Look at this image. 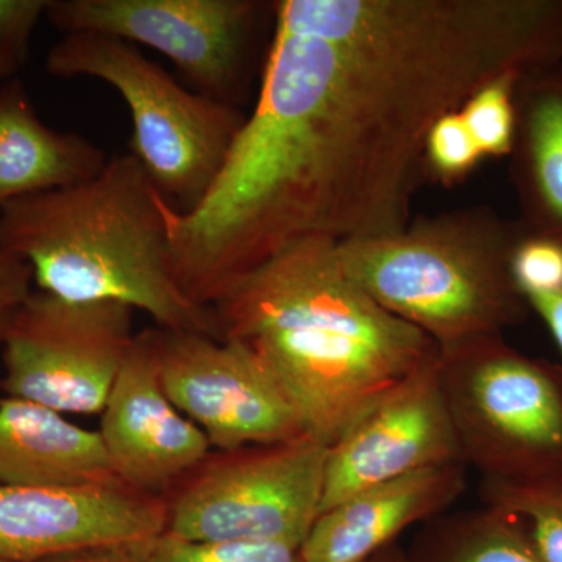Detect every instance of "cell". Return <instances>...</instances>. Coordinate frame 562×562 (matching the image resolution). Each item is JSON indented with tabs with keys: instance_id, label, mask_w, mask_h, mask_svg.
<instances>
[{
	"instance_id": "9a60e30c",
	"label": "cell",
	"mask_w": 562,
	"mask_h": 562,
	"mask_svg": "<svg viewBox=\"0 0 562 562\" xmlns=\"http://www.w3.org/2000/svg\"><path fill=\"white\" fill-rule=\"evenodd\" d=\"M120 482L99 431L40 403L0 397V484L77 487Z\"/></svg>"
},
{
	"instance_id": "4fadbf2b",
	"label": "cell",
	"mask_w": 562,
	"mask_h": 562,
	"mask_svg": "<svg viewBox=\"0 0 562 562\" xmlns=\"http://www.w3.org/2000/svg\"><path fill=\"white\" fill-rule=\"evenodd\" d=\"M101 416L111 471L144 494L166 497L213 452L205 432L162 390L154 330L133 339Z\"/></svg>"
},
{
	"instance_id": "ffe728a7",
	"label": "cell",
	"mask_w": 562,
	"mask_h": 562,
	"mask_svg": "<svg viewBox=\"0 0 562 562\" xmlns=\"http://www.w3.org/2000/svg\"><path fill=\"white\" fill-rule=\"evenodd\" d=\"M522 76L503 74L462 103V121L484 158L513 154L517 128L516 90Z\"/></svg>"
},
{
	"instance_id": "52a82bcc",
	"label": "cell",
	"mask_w": 562,
	"mask_h": 562,
	"mask_svg": "<svg viewBox=\"0 0 562 562\" xmlns=\"http://www.w3.org/2000/svg\"><path fill=\"white\" fill-rule=\"evenodd\" d=\"M328 446L294 441L213 450L166 495V532L194 542L301 549L321 514Z\"/></svg>"
},
{
	"instance_id": "484cf974",
	"label": "cell",
	"mask_w": 562,
	"mask_h": 562,
	"mask_svg": "<svg viewBox=\"0 0 562 562\" xmlns=\"http://www.w3.org/2000/svg\"><path fill=\"white\" fill-rule=\"evenodd\" d=\"M530 310L541 317L562 355V290L525 297Z\"/></svg>"
},
{
	"instance_id": "ac0fdd59",
	"label": "cell",
	"mask_w": 562,
	"mask_h": 562,
	"mask_svg": "<svg viewBox=\"0 0 562 562\" xmlns=\"http://www.w3.org/2000/svg\"><path fill=\"white\" fill-rule=\"evenodd\" d=\"M405 562H546L519 517L494 506L443 513L420 525Z\"/></svg>"
},
{
	"instance_id": "4dcf8cb0",
	"label": "cell",
	"mask_w": 562,
	"mask_h": 562,
	"mask_svg": "<svg viewBox=\"0 0 562 562\" xmlns=\"http://www.w3.org/2000/svg\"><path fill=\"white\" fill-rule=\"evenodd\" d=\"M0 562H13V561L5 560V558L0 557Z\"/></svg>"
},
{
	"instance_id": "7c38bea8",
	"label": "cell",
	"mask_w": 562,
	"mask_h": 562,
	"mask_svg": "<svg viewBox=\"0 0 562 562\" xmlns=\"http://www.w3.org/2000/svg\"><path fill=\"white\" fill-rule=\"evenodd\" d=\"M166 530V498L121 482L77 487L0 484V557L36 562L79 550H139Z\"/></svg>"
},
{
	"instance_id": "7a4b0ae2",
	"label": "cell",
	"mask_w": 562,
	"mask_h": 562,
	"mask_svg": "<svg viewBox=\"0 0 562 562\" xmlns=\"http://www.w3.org/2000/svg\"><path fill=\"white\" fill-rule=\"evenodd\" d=\"M211 308L221 338L266 366L306 432L328 447L438 351L347 276L331 239L281 250L233 281Z\"/></svg>"
},
{
	"instance_id": "5bb4252c",
	"label": "cell",
	"mask_w": 562,
	"mask_h": 562,
	"mask_svg": "<svg viewBox=\"0 0 562 562\" xmlns=\"http://www.w3.org/2000/svg\"><path fill=\"white\" fill-rule=\"evenodd\" d=\"M468 465H436L366 487L319 514L303 562H368L414 527L447 513L468 487Z\"/></svg>"
},
{
	"instance_id": "f546056e",
	"label": "cell",
	"mask_w": 562,
	"mask_h": 562,
	"mask_svg": "<svg viewBox=\"0 0 562 562\" xmlns=\"http://www.w3.org/2000/svg\"><path fill=\"white\" fill-rule=\"evenodd\" d=\"M16 308H10V306H0V347H2L7 330H9L10 327L11 317H13L14 310Z\"/></svg>"
},
{
	"instance_id": "ba28073f",
	"label": "cell",
	"mask_w": 562,
	"mask_h": 562,
	"mask_svg": "<svg viewBox=\"0 0 562 562\" xmlns=\"http://www.w3.org/2000/svg\"><path fill=\"white\" fill-rule=\"evenodd\" d=\"M132 313L32 291L3 339L0 390L61 414H101L136 336Z\"/></svg>"
},
{
	"instance_id": "277c9868",
	"label": "cell",
	"mask_w": 562,
	"mask_h": 562,
	"mask_svg": "<svg viewBox=\"0 0 562 562\" xmlns=\"http://www.w3.org/2000/svg\"><path fill=\"white\" fill-rule=\"evenodd\" d=\"M522 235L487 214L460 213L339 243L338 254L366 294L443 350L527 319L512 273Z\"/></svg>"
},
{
	"instance_id": "5b68a950",
	"label": "cell",
	"mask_w": 562,
	"mask_h": 562,
	"mask_svg": "<svg viewBox=\"0 0 562 562\" xmlns=\"http://www.w3.org/2000/svg\"><path fill=\"white\" fill-rule=\"evenodd\" d=\"M47 72L91 77L120 92L132 114V155L177 211L201 202L244 121L239 106L191 92L128 41L68 33L49 50Z\"/></svg>"
},
{
	"instance_id": "30bf717a",
	"label": "cell",
	"mask_w": 562,
	"mask_h": 562,
	"mask_svg": "<svg viewBox=\"0 0 562 562\" xmlns=\"http://www.w3.org/2000/svg\"><path fill=\"white\" fill-rule=\"evenodd\" d=\"M155 349L162 390L205 432L211 449L224 452L308 435L286 392L241 344L158 328Z\"/></svg>"
},
{
	"instance_id": "44dd1931",
	"label": "cell",
	"mask_w": 562,
	"mask_h": 562,
	"mask_svg": "<svg viewBox=\"0 0 562 562\" xmlns=\"http://www.w3.org/2000/svg\"><path fill=\"white\" fill-rule=\"evenodd\" d=\"M140 562H303L295 547L280 542H194L162 531L136 550Z\"/></svg>"
},
{
	"instance_id": "8992f818",
	"label": "cell",
	"mask_w": 562,
	"mask_h": 562,
	"mask_svg": "<svg viewBox=\"0 0 562 562\" xmlns=\"http://www.w3.org/2000/svg\"><path fill=\"white\" fill-rule=\"evenodd\" d=\"M439 382L462 461L482 480L562 475V366L486 336L439 350Z\"/></svg>"
},
{
	"instance_id": "6da1fadb",
	"label": "cell",
	"mask_w": 562,
	"mask_h": 562,
	"mask_svg": "<svg viewBox=\"0 0 562 562\" xmlns=\"http://www.w3.org/2000/svg\"><path fill=\"white\" fill-rule=\"evenodd\" d=\"M260 94L217 179L255 238L290 247L409 224L435 122L562 57V0H281Z\"/></svg>"
},
{
	"instance_id": "7402d4cb",
	"label": "cell",
	"mask_w": 562,
	"mask_h": 562,
	"mask_svg": "<svg viewBox=\"0 0 562 562\" xmlns=\"http://www.w3.org/2000/svg\"><path fill=\"white\" fill-rule=\"evenodd\" d=\"M482 151L462 121L460 110L443 114L425 144V171L441 181L460 180L483 160Z\"/></svg>"
},
{
	"instance_id": "4316f807",
	"label": "cell",
	"mask_w": 562,
	"mask_h": 562,
	"mask_svg": "<svg viewBox=\"0 0 562 562\" xmlns=\"http://www.w3.org/2000/svg\"><path fill=\"white\" fill-rule=\"evenodd\" d=\"M36 562H140L136 550L124 547H102V549L79 550L55 554Z\"/></svg>"
},
{
	"instance_id": "603a6c76",
	"label": "cell",
	"mask_w": 562,
	"mask_h": 562,
	"mask_svg": "<svg viewBox=\"0 0 562 562\" xmlns=\"http://www.w3.org/2000/svg\"><path fill=\"white\" fill-rule=\"evenodd\" d=\"M512 273L524 299L562 290V243L524 232L512 254Z\"/></svg>"
},
{
	"instance_id": "2e32d148",
	"label": "cell",
	"mask_w": 562,
	"mask_h": 562,
	"mask_svg": "<svg viewBox=\"0 0 562 562\" xmlns=\"http://www.w3.org/2000/svg\"><path fill=\"white\" fill-rule=\"evenodd\" d=\"M106 161L91 140L47 127L20 80L0 87V210L25 195L91 180Z\"/></svg>"
},
{
	"instance_id": "83f0119b",
	"label": "cell",
	"mask_w": 562,
	"mask_h": 562,
	"mask_svg": "<svg viewBox=\"0 0 562 562\" xmlns=\"http://www.w3.org/2000/svg\"><path fill=\"white\" fill-rule=\"evenodd\" d=\"M368 562H405V549L398 542L392 543Z\"/></svg>"
},
{
	"instance_id": "d6986e66",
	"label": "cell",
	"mask_w": 562,
	"mask_h": 562,
	"mask_svg": "<svg viewBox=\"0 0 562 562\" xmlns=\"http://www.w3.org/2000/svg\"><path fill=\"white\" fill-rule=\"evenodd\" d=\"M483 505L519 517L546 562H562V475L530 482L482 480Z\"/></svg>"
},
{
	"instance_id": "9c48e42d",
	"label": "cell",
	"mask_w": 562,
	"mask_h": 562,
	"mask_svg": "<svg viewBox=\"0 0 562 562\" xmlns=\"http://www.w3.org/2000/svg\"><path fill=\"white\" fill-rule=\"evenodd\" d=\"M262 5L255 0H49L58 31L160 52L206 98L236 106Z\"/></svg>"
},
{
	"instance_id": "8fae6325",
	"label": "cell",
	"mask_w": 562,
	"mask_h": 562,
	"mask_svg": "<svg viewBox=\"0 0 562 562\" xmlns=\"http://www.w3.org/2000/svg\"><path fill=\"white\" fill-rule=\"evenodd\" d=\"M462 462L441 382L439 350L328 447L321 514L366 487Z\"/></svg>"
},
{
	"instance_id": "f1b7e54d",
	"label": "cell",
	"mask_w": 562,
	"mask_h": 562,
	"mask_svg": "<svg viewBox=\"0 0 562 562\" xmlns=\"http://www.w3.org/2000/svg\"><path fill=\"white\" fill-rule=\"evenodd\" d=\"M20 70L13 61L10 60L9 55L0 49V87L9 83L10 80L16 79V72Z\"/></svg>"
},
{
	"instance_id": "d4e9b609",
	"label": "cell",
	"mask_w": 562,
	"mask_h": 562,
	"mask_svg": "<svg viewBox=\"0 0 562 562\" xmlns=\"http://www.w3.org/2000/svg\"><path fill=\"white\" fill-rule=\"evenodd\" d=\"M32 281L31 266L0 249V306H20L31 295Z\"/></svg>"
},
{
	"instance_id": "3957f363",
	"label": "cell",
	"mask_w": 562,
	"mask_h": 562,
	"mask_svg": "<svg viewBox=\"0 0 562 562\" xmlns=\"http://www.w3.org/2000/svg\"><path fill=\"white\" fill-rule=\"evenodd\" d=\"M161 198L132 154L116 155L91 180L7 203L0 249L63 301L116 302L149 314L160 330L222 339L213 308L173 279Z\"/></svg>"
},
{
	"instance_id": "e0dca14e",
	"label": "cell",
	"mask_w": 562,
	"mask_h": 562,
	"mask_svg": "<svg viewBox=\"0 0 562 562\" xmlns=\"http://www.w3.org/2000/svg\"><path fill=\"white\" fill-rule=\"evenodd\" d=\"M514 172L528 231L562 243V66L524 74L516 90Z\"/></svg>"
},
{
	"instance_id": "cb8c5ba5",
	"label": "cell",
	"mask_w": 562,
	"mask_h": 562,
	"mask_svg": "<svg viewBox=\"0 0 562 562\" xmlns=\"http://www.w3.org/2000/svg\"><path fill=\"white\" fill-rule=\"evenodd\" d=\"M49 0H0V49L22 68L27 61L33 31L46 16Z\"/></svg>"
}]
</instances>
